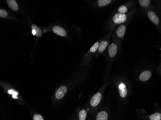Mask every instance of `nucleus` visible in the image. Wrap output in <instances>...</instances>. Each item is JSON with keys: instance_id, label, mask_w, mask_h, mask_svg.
Wrapping results in <instances>:
<instances>
[{"instance_id": "f257e3e1", "label": "nucleus", "mask_w": 161, "mask_h": 120, "mask_svg": "<svg viewBox=\"0 0 161 120\" xmlns=\"http://www.w3.org/2000/svg\"><path fill=\"white\" fill-rule=\"evenodd\" d=\"M102 98V95L100 92H97L94 95L90 101V104L91 107L93 108L96 107L100 103Z\"/></svg>"}, {"instance_id": "f03ea898", "label": "nucleus", "mask_w": 161, "mask_h": 120, "mask_svg": "<svg viewBox=\"0 0 161 120\" xmlns=\"http://www.w3.org/2000/svg\"><path fill=\"white\" fill-rule=\"evenodd\" d=\"M127 19V17L125 14L117 13L113 17V21L116 24H120L124 23Z\"/></svg>"}, {"instance_id": "7ed1b4c3", "label": "nucleus", "mask_w": 161, "mask_h": 120, "mask_svg": "<svg viewBox=\"0 0 161 120\" xmlns=\"http://www.w3.org/2000/svg\"><path fill=\"white\" fill-rule=\"evenodd\" d=\"M144 120H161V112H156L150 115H144L141 117Z\"/></svg>"}, {"instance_id": "20e7f679", "label": "nucleus", "mask_w": 161, "mask_h": 120, "mask_svg": "<svg viewBox=\"0 0 161 120\" xmlns=\"http://www.w3.org/2000/svg\"><path fill=\"white\" fill-rule=\"evenodd\" d=\"M118 89H119V93L120 96L122 98L124 99L127 97L128 94V90L125 84L123 82H121L118 85Z\"/></svg>"}, {"instance_id": "39448f33", "label": "nucleus", "mask_w": 161, "mask_h": 120, "mask_svg": "<svg viewBox=\"0 0 161 120\" xmlns=\"http://www.w3.org/2000/svg\"><path fill=\"white\" fill-rule=\"evenodd\" d=\"M68 88L65 86H61L58 89L57 91L56 92V97L58 100H60L65 96L67 92Z\"/></svg>"}, {"instance_id": "423d86ee", "label": "nucleus", "mask_w": 161, "mask_h": 120, "mask_svg": "<svg viewBox=\"0 0 161 120\" xmlns=\"http://www.w3.org/2000/svg\"><path fill=\"white\" fill-rule=\"evenodd\" d=\"M152 75V72L151 71L149 70H146L140 74L139 79L142 82H146L150 79Z\"/></svg>"}, {"instance_id": "0eeeda50", "label": "nucleus", "mask_w": 161, "mask_h": 120, "mask_svg": "<svg viewBox=\"0 0 161 120\" xmlns=\"http://www.w3.org/2000/svg\"><path fill=\"white\" fill-rule=\"evenodd\" d=\"M118 51V47L116 44L112 43L108 48V55L111 57H114L116 55Z\"/></svg>"}, {"instance_id": "6e6552de", "label": "nucleus", "mask_w": 161, "mask_h": 120, "mask_svg": "<svg viewBox=\"0 0 161 120\" xmlns=\"http://www.w3.org/2000/svg\"><path fill=\"white\" fill-rule=\"evenodd\" d=\"M52 30H53V32L57 34V35H59L62 37H64L66 35L67 32L66 30L60 26H54L52 28Z\"/></svg>"}, {"instance_id": "1a4fd4ad", "label": "nucleus", "mask_w": 161, "mask_h": 120, "mask_svg": "<svg viewBox=\"0 0 161 120\" xmlns=\"http://www.w3.org/2000/svg\"><path fill=\"white\" fill-rule=\"evenodd\" d=\"M148 16L150 19L155 25H158L160 23V20L155 13L153 11H149Z\"/></svg>"}, {"instance_id": "9d476101", "label": "nucleus", "mask_w": 161, "mask_h": 120, "mask_svg": "<svg viewBox=\"0 0 161 120\" xmlns=\"http://www.w3.org/2000/svg\"><path fill=\"white\" fill-rule=\"evenodd\" d=\"M108 113L106 111H100L97 115L95 120H108Z\"/></svg>"}, {"instance_id": "9b49d317", "label": "nucleus", "mask_w": 161, "mask_h": 120, "mask_svg": "<svg viewBox=\"0 0 161 120\" xmlns=\"http://www.w3.org/2000/svg\"><path fill=\"white\" fill-rule=\"evenodd\" d=\"M126 27L125 25H120L116 30V34L119 38H122L125 36L126 31Z\"/></svg>"}, {"instance_id": "f8f14e48", "label": "nucleus", "mask_w": 161, "mask_h": 120, "mask_svg": "<svg viewBox=\"0 0 161 120\" xmlns=\"http://www.w3.org/2000/svg\"><path fill=\"white\" fill-rule=\"evenodd\" d=\"M7 4L8 5L10 8L12 10L16 11H18L19 9V5L14 0H7L6 1Z\"/></svg>"}, {"instance_id": "ddd939ff", "label": "nucleus", "mask_w": 161, "mask_h": 120, "mask_svg": "<svg viewBox=\"0 0 161 120\" xmlns=\"http://www.w3.org/2000/svg\"><path fill=\"white\" fill-rule=\"evenodd\" d=\"M31 29H32V33L34 36L37 37H41L42 35V32L39 27L36 26V25H32L31 26Z\"/></svg>"}, {"instance_id": "4468645a", "label": "nucleus", "mask_w": 161, "mask_h": 120, "mask_svg": "<svg viewBox=\"0 0 161 120\" xmlns=\"http://www.w3.org/2000/svg\"><path fill=\"white\" fill-rule=\"evenodd\" d=\"M87 115V112L85 109L80 110L78 113V120H86Z\"/></svg>"}, {"instance_id": "2eb2a0df", "label": "nucleus", "mask_w": 161, "mask_h": 120, "mask_svg": "<svg viewBox=\"0 0 161 120\" xmlns=\"http://www.w3.org/2000/svg\"><path fill=\"white\" fill-rule=\"evenodd\" d=\"M108 42L106 40H103L100 42L99 44V48H98V50L99 52H103L105 50L106 48L108 45Z\"/></svg>"}, {"instance_id": "dca6fc26", "label": "nucleus", "mask_w": 161, "mask_h": 120, "mask_svg": "<svg viewBox=\"0 0 161 120\" xmlns=\"http://www.w3.org/2000/svg\"><path fill=\"white\" fill-rule=\"evenodd\" d=\"M111 2H112L111 0H99L97 2V3H98V6L102 7L109 4Z\"/></svg>"}, {"instance_id": "f3484780", "label": "nucleus", "mask_w": 161, "mask_h": 120, "mask_svg": "<svg viewBox=\"0 0 161 120\" xmlns=\"http://www.w3.org/2000/svg\"><path fill=\"white\" fill-rule=\"evenodd\" d=\"M140 5L142 7H146L149 6L150 3V0H140L139 1Z\"/></svg>"}, {"instance_id": "a211bd4d", "label": "nucleus", "mask_w": 161, "mask_h": 120, "mask_svg": "<svg viewBox=\"0 0 161 120\" xmlns=\"http://www.w3.org/2000/svg\"><path fill=\"white\" fill-rule=\"evenodd\" d=\"M99 46V43L98 42H96L95 44L90 48V51L91 52H95L98 49Z\"/></svg>"}, {"instance_id": "6ab92c4d", "label": "nucleus", "mask_w": 161, "mask_h": 120, "mask_svg": "<svg viewBox=\"0 0 161 120\" xmlns=\"http://www.w3.org/2000/svg\"><path fill=\"white\" fill-rule=\"evenodd\" d=\"M118 11L119 13L125 14V13L127 12V8L125 5H121V6L119 7Z\"/></svg>"}, {"instance_id": "aec40b11", "label": "nucleus", "mask_w": 161, "mask_h": 120, "mask_svg": "<svg viewBox=\"0 0 161 120\" xmlns=\"http://www.w3.org/2000/svg\"><path fill=\"white\" fill-rule=\"evenodd\" d=\"M8 12L4 9H0V17L1 18H6L8 16Z\"/></svg>"}, {"instance_id": "412c9836", "label": "nucleus", "mask_w": 161, "mask_h": 120, "mask_svg": "<svg viewBox=\"0 0 161 120\" xmlns=\"http://www.w3.org/2000/svg\"><path fill=\"white\" fill-rule=\"evenodd\" d=\"M33 120H44L43 117L38 114H36L33 116Z\"/></svg>"}, {"instance_id": "4be33fe9", "label": "nucleus", "mask_w": 161, "mask_h": 120, "mask_svg": "<svg viewBox=\"0 0 161 120\" xmlns=\"http://www.w3.org/2000/svg\"><path fill=\"white\" fill-rule=\"evenodd\" d=\"M142 120H143V119H142Z\"/></svg>"}]
</instances>
